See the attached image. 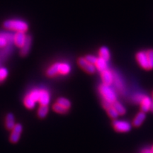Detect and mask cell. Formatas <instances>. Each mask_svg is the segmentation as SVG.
<instances>
[{
    "label": "cell",
    "instance_id": "6da1fadb",
    "mask_svg": "<svg viewBox=\"0 0 153 153\" xmlns=\"http://www.w3.org/2000/svg\"><path fill=\"white\" fill-rule=\"evenodd\" d=\"M99 92L101 97H102V101H106L109 104H114L117 101V94L111 87V86L101 84L99 87Z\"/></svg>",
    "mask_w": 153,
    "mask_h": 153
},
{
    "label": "cell",
    "instance_id": "7a4b0ae2",
    "mask_svg": "<svg viewBox=\"0 0 153 153\" xmlns=\"http://www.w3.org/2000/svg\"><path fill=\"white\" fill-rule=\"evenodd\" d=\"M41 88H35L28 92L24 99V105L28 109H33L36 103L39 102Z\"/></svg>",
    "mask_w": 153,
    "mask_h": 153
},
{
    "label": "cell",
    "instance_id": "3957f363",
    "mask_svg": "<svg viewBox=\"0 0 153 153\" xmlns=\"http://www.w3.org/2000/svg\"><path fill=\"white\" fill-rule=\"evenodd\" d=\"M4 26L7 29L16 32H26L28 30L27 23L19 19H9L4 23Z\"/></svg>",
    "mask_w": 153,
    "mask_h": 153
},
{
    "label": "cell",
    "instance_id": "277c9868",
    "mask_svg": "<svg viewBox=\"0 0 153 153\" xmlns=\"http://www.w3.org/2000/svg\"><path fill=\"white\" fill-rule=\"evenodd\" d=\"M113 127L115 131L119 133H127L131 129V123L127 120H114L113 123Z\"/></svg>",
    "mask_w": 153,
    "mask_h": 153
},
{
    "label": "cell",
    "instance_id": "5b68a950",
    "mask_svg": "<svg viewBox=\"0 0 153 153\" xmlns=\"http://www.w3.org/2000/svg\"><path fill=\"white\" fill-rule=\"evenodd\" d=\"M135 59H136L137 64L139 65L141 68L144 69L145 70H150L148 58L145 51H139V52H137L136 55H135Z\"/></svg>",
    "mask_w": 153,
    "mask_h": 153
},
{
    "label": "cell",
    "instance_id": "8992f818",
    "mask_svg": "<svg viewBox=\"0 0 153 153\" xmlns=\"http://www.w3.org/2000/svg\"><path fill=\"white\" fill-rule=\"evenodd\" d=\"M23 131V126L20 123H16V125L13 129L11 131L10 137H9V140L12 143H16L19 142L20 139L21 135H22Z\"/></svg>",
    "mask_w": 153,
    "mask_h": 153
},
{
    "label": "cell",
    "instance_id": "52a82bcc",
    "mask_svg": "<svg viewBox=\"0 0 153 153\" xmlns=\"http://www.w3.org/2000/svg\"><path fill=\"white\" fill-rule=\"evenodd\" d=\"M78 65L82 70L89 74H94L96 72V68L94 65L91 64L89 61L86 60L85 57H80L78 59Z\"/></svg>",
    "mask_w": 153,
    "mask_h": 153
},
{
    "label": "cell",
    "instance_id": "ba28073f",
    "mask_svg": "<svg viewBox=\"0 0 153 153\" xmlns=\"http://www.w3.org/2000/svg\"><path fill=\"white\" fill-rule=\"evenodd\" d=\"M100 73L102 84L108 86H112L114 79V72L109 70V69H107V70L100 72Z\"/></svg>",
    "mask_w": 153,
    "mask_h": 153
},
{
    "label": "cell",
    "instance_id": "9c48e42d",
    "mask_svg": "<svg viewBox=\"0 0 153 153\" xmlns=\"http://www.w3.org/2000/svg\"><path fill=\"white\" fill-rule=\"evenodd\" d=\"M141 110L143 112H148L152 109V100L148 96L144 94L143 96L142 99L139 102Z\"/></svg>",
    "mask_w": 153,
    "mask_h": 153
},
{
    "label": "cell",
    "instance_id": "30bf717a",
    "mask_svg": "<svg viewBox=\"0 0 153 153\" xmlns=\"http://www.w3.org/2000/svg\"><path fill=\"white\" fill-rule=\"evenodd\" d=\"M27 37L28 36L26 35L25 32H16L13 36V42L17 47L22 48L26 43Z\"/></svg>",
    "mask_w": 153,
    "mask_h": 153
},
{
    "label": "cell",
    "instance_id": "8fae6325",
    "mask_svg": "<svg viewBox=\"0 0 153 153\" xmlns=\"http://www.w3.org/2000/svg\"><path fill=\"white\" fill-rule=\"evenodd\" d=\"M51 101V93L48 89L45 88H41V94H40V106H48Z\"/></svg>",
    "mask_w": 153,
    "mask_h": 153
},
{
    "label": "cell",
    "instance_id": "7c38bea8",
    "mask_svg": "<svg viewBox=\"0 0 153 153\" xmlns=\"http://www.w3.org/2000/svg\"><path fill=\"white\" fill-rule=\"evenodd\" d=\"M102 106L104 108V109L106 111L109 117L111 118L112 119L116 120L118 118V116H119L117 111L114 108V107L113 106V104H109V103L102 101Z\"/></svg>",
    "mask_w": 153,
    "mask_h": 153
},
{
    "label": "cell",
    "instance_id": "4fadbf2b",
    "mask_svg": "<svg viewBox=\"0 0 153 153\" xmlns=\"http://www.w3.org/2000/svg\"><path fill=\"white\" fill-rule=\"evenodd\" d=\"M113 85L120 93H123L125 91V85H124L123 80L117 73H114V79Z\"/></svg>",
    "mask_w": 153,
    "mask_h": 153
},
{
    "label": "cell",
    "instance_id": "5bb4252c",
    "mask_svg": "<svg viewBox=\"0 0 153 153\" xmlns=\"http://www.w3.org/2000/svg\"><path fill=\"white\" fill-rule=\"evenodd\" d=\"M57 71L60 75H68L71 72V66L68 62H57Z\"/></svg>",
    "mask_w": 153,
    "mask_h": 153
},
{
    "label": "cell",
    "instance_id": "9a60e30c",
    "mask_svg": "<svg viewBox=\"0 0 153 153\" xmlns=\"http://www.w3.org/2000/svg\"><path fill=\"white\" fill-rule=\"evenodd\" d=\"M94 66L96 68V70H97L100 72L108 69V62H107L106 60H104V59L100 58V57H98V58H97V61H96V62L94 63Z\"/></svg>",
    "mask_w": 153,
    "mask_h": 153
},
{
    "label": "cell",
    "instance_id": "2e32d148",
    "mask_svg": "<svg viewBox=\"0 0 153 153\" xmlns=\"http://www.w3.org/2000/svg\"><path fill=\"white\" fill-rule=\"evenodd\" d=\"M16 125L15 123V117L11 113H9L7 115L5 118V127L9 131H11L13 128Z\"/></svg>",
    "mask_w": 153,
    "mask_h": 153
},
{
    "label": "cell",
    "instance_id": "e0dca14e",
    "mask_svg": "<svg viewBox=\"0 0 153 153\" xmlns=\"http://www.w3.org/2000/svg\"><path fill=\"white\" fill-rule=\"evenodd\" d=\"M13 41V36L8 33H0V48H4Z\"/></svg>",
    "mask_w": 153,
    "mask_h": 153
},
{
    "label": "cell",
    "instance_id": "ac0fdd59",
    "mask_svg": "<svg viewBox=\"0 0 153 153\" xmlns=\"http://www.w3.org/2000/svg\"><path fill=\"white\" fill-rule=\"evenodd\" d=\"M145 118H146V114L145 112H139L136 116H135L133 120V125L135 127H139L145 121Z\"/></svg>",
    "mask_w": 153,
    "mask_h": 153
},
{
    "label": "cell",
    "instance_id": "d6986e66",
    "mask_svg": "<svg viewBox=\"0 0 153 153\" xmlns=\"http://www.w3.org/2000/svg\"><path fill=\"white\" fill-rule=\"evenodd\" d=\"M31 43H32V38L30 36H28L27 40H26V43H25L24 46L21 48L20 54L22 56L24 57L28 54V53H29L30 51V47H31Z\"/></svg>",
    "mask_w": 153,
    "mask_h": 153
},
{
    "label": "cell",
    "instance_id": "ffe728a7",
    "mask_svg": "<svg viewBox=\"0 0 153 153\" xmlns=\"http://www.w3.org/2000/svg\"><path fill=\"white\" fill-rule=\"evenodd\" d=\"M99 57L104 59L108 62L111 58V53L108 48L103 46L100 48L99 51Z\"/></svg>",
    "mask_w": 153,
    "mask_h": 153
},
{
    "label": "cell",
    "instance_id": "44dd1931",
    "mask_svg": "<svg viewBox=\"0 0 153 153\" xmlns=\"http://www.w3.org/2000/svg\"><path fill=\"white\" fill-rule=\"evenodd\" d=\"M113 106L114 107V108L116 109V111H117L119 116H123V115L126 114V109L125 106H124L121 103L119 102V101H116V102H114V104H113Z\"/></svg>",
    "mask_w": 153,
    "mask_h": 153
},
{
    "label": "cell",
    "instance_id": "7402d4cb",
    "mask_svg": "<svg viewBox=\"0 0 153 153\" xmlns=\"http://www.w3.org/2000/svg\"><path fill=\"white\" fill-rule=\"evenodd\" d=\"M49 112V107L48 106H40L38 108L37 115L38 118H44L47 116Z\"/></svg>",
    "mask_w": 153,
    "mask_h": 153
},
{
    "label": "cell",
    "instance_id": "603a6c76",
    "mask_svg": "<svg viewBox=\"0 0 153 153\" xmlns=\"http://www.w3.org/2000/svg\"><path fill=\"white\" fill-rule=\"evenodd\" d=\"M46 74L49 77H54L58 75V71H57V64L54 63L50 68L48 69L46 71Z\"/></svg>",
    "mask_w": 153,
    "mask_h": 153
},
{
    "label": "cell",
    "instance_id": "cb8c5ba5",
    "mask_svg": "<svg viewBox=\"0 0 153 153\" xmlns=\"http://www.w3.org/2000/svg\"><path fill=\"white\" fill-rule=\"evenodd\" d=\"M53 110L54 111L55 113L59 114H65L69 111V110H68L62 106H61L60 104H59L57 102H55V104L53 105Z\"/></svg>",
    "mask_w": 153,
    "mask_h": 153
},
{
    "label": "cell",
    "instance_id": "d4e9b609",
    "mask_svg": "<svg viewBox=\"0 0 153 153\" xmlns=\"http://www.w3.org/2000/svg\"><path fill=\"white\" fill-rule=\"evenodd\" d=\"M57 103H58L59 104H60L61 106L67 108L68 110H70V108H71V102L69 99L64 98V97H60L57 99L56 101Z\"/></svg>",
    "mask_w": 153,
    "mask_h": 153
},
{
    "label": "cell",
    "instance_id": "484cf974",
    "mask_svg": "<svg viewBox=\"0 0 153 153\" xmlns=\"http://www.w3.org/2000/svg\"><path fill=\"white\" fill-rule=\"evenodd\" d=\"M147 56H148L149 64H150V70L153 69V49H148L145 51Z\"/></svg>",
    "mask_w": 153,
    "mask_h": 153
},
{
    "label": "cell",
    "instance_id": "4316f807",
    "mask_svg": "<svg viewBox=\"0 0 153 153\" xmlns=\"http://www.w3.org/2000/svg\"><path fill=\"white\" fill-rule=\"evenodd\" d=\"M8 76V70L5 68H0V83L4 81Z\"/></svg>",
    "mask_w": 153,
    "mask_h": 153
},
{
    "label": "cell",
    "instance_id": "83f0119b",
    "mask_svg": "<svg viewBox=\"0 0 153 153\" xmlns=\"http://www.w3.org/2000/svg\"><path fill=\"white\" fill-rule=\"evenodd\" d=\"M85 58L86 60L89 61V62H91V64L94 65V63L96 62V61H97L98 57H97L96 56H94V55H87V56L85 57Z\"/></svg>",
    "mask_w": 153,
    "mask_h": 153
},
{
    "label": "cell",
    "instance_id": "f1b7e54d",
    "mask_svg": "<svg viewBox=\"0 0 153 153\" xmlns=\"http://www.w3.org/2000/svg\"><path fill=\"white\" fill-rule=\"evenodd\" d=\"M140 153H152V151H151L150 148H145L142 149V150L140 151Z\"/></svg>",
    "mask_w": 153,
    "mask_h": 153
},
{
    "label": "cell",
    "instance_id": "f546056e",
    "mask_svg": "<svg viewBox=\"0 0 153 153\" xmlns=\"http://www.w3.org/2000/svg\"><path fill=\"white\" fill-rule=\"evenodd\" d=\"M152 111H153V92H152Z\"/></svg>",
    "mask_w": 153,
    "mask_h": 153
},
{
    "label": "cell",
    "instance_id": "4dcf8cb0",
    "mask_svg": "<svg viewBox=\"0 0 153 153\" xmlns=\"http://www.w3.org/2000/svg\"><path fill=\"white\" fill-rule=\"evenodd\" d=\"M150 149H151V151H152V153H153V145H152V148H151Z\"/></svg>",
    "mask_w": 153,
    "mask_h": 153
}]
</instances>
